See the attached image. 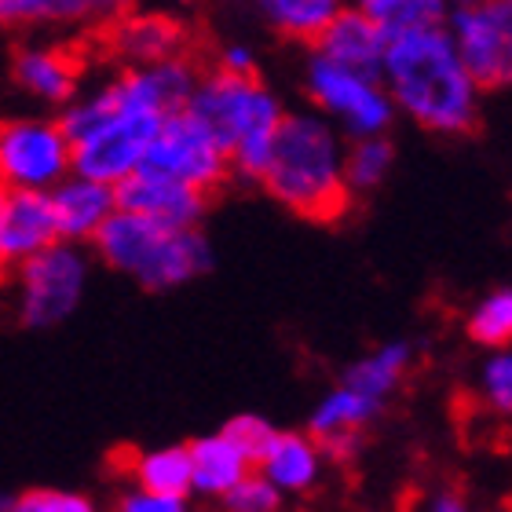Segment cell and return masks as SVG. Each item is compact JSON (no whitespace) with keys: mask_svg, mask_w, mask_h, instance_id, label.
<instances>
[{"mask_svg":"<svg viewBox=\"0 0 512 512\" xmlns=\"http://www.w3.org/2000/svg\"><path fill=\"white\" fill-rule=\"evenodd\" d=\"M198 77L202 70L191 55H172L161 63L125 66L96 88H81L59 114L74 150V172L118 187L147 161L161 121L187 107Z\"/></svg>","mask_w":512,"mask_h":512,"instance_id":"6da1fadb","label":"cell"},{"mask_svg":"<svg viewBox=\"0 0 512 512\" xmlns=\"http://www.w3.org/2000/svg\"><path fill=\"white\" fill-rule=\"evenodd\" d=\"M377 74L395 114L428 136L461 139L480 125L487 92L465 66L447 22L388 33Z\"/></svg>","mask_w":512,"mask_h":512,"instance_id":"7a4b0ae2","label":"cell"},{"mask_svg":"<svg viewBox=\"0 0 512 512\" xmlns=\"http://www.w3.org/2000/svg\"><path fill=\"white\" fill-rule=\"evenodd\" d=\"M348 139L319 110L300 107L282 114L275 147L260 172V187L282 209L308 224H337L355 205V194L344 180Z\"/></svg>","mask_w":512,"mask_h":512,"instance_id":"3957f363","label":"cell"},{"mask_svg":"<svg viewBox=\"0 0 512 512\" xmlns=\"http://www.w3.org/2000/svg\"><path fill=\"white\" fill-rule=\"evenodd\" d=\"M187 107L220 136L231 158V176L246 183L260 180L286 114V103L275 88L260 74H227L209 66L198 77Z\"/></svg>","mask_w":512,"mask_h":512,"instance_id":"277c9868","label":"cell"},{"mask_svg":"<svg viewBox=\"0 0 512 512\" xmlns=\"http://www.w3.org/2000/svg\"><path fill=\"white\" fill-rule=\"evenodd\" d=\"M99 260L143 289H176L213 267V246L202 227H172L150 216L114 209L92 238Z\"/></svg>","mask_w":512,"mask_h":512,"instance_id":"5b68a950","label":"cell"},{"mask_svg":"<svg viewBox=\"0 0 512 512\" xmlns=\"http://www.w3.org/2000/svg\"><path fill=\"white\" fill-rule=\"evenodd\" d=\"M300 92L311 110L341 128L344 139L388 136L399 118L381 74L333 63L315 48H308L300 66Z\"/></svg>","mask_w":512,"mask_h":512,"instance_id":"8992f818","label":"cell"},{"mask_svg":"<svg viewBox=\"0 0 512 512\" xmlns=\"http://www.w3.org/2000/svg\"><path fill=\"white\" fill-rule=\"evenodd\" d=\"M74 172V150L59 118L0 121V183L8 191H52Z\"/></svg>","mask_w":512,"mask_h":512,"instance_id":"52a82bcc","label":"cell"},{"mask_svg":"<svg viewBox=\"0 0 512 512\" xmlns=\"http://www.w3.org/2000/svg\"><path fill=\"white\" fill-rule=\"evenodd\" d=\"M143 165L191 183V187H198L205 194H216L231 180L227 147L191 107L172 110L169 118L161 121L154 139H150Z\"/></svg>","mask_w":512,"mask_h":512,"instance_id":"ba28073f","label":"cell"},{"mask_svg":"<svg viewBox=\"0 0 512 512\" xmlns=\"http://www.w3.org/2000/svg\"><path fill=\"white\" fill-rule=\"evenodd\" d=\"M461 59L483 92L512 88V0H472L447 15Z\"/></svg>","mask_w":512,"mask_h":512,"instance_id":"9c48e42d","label":"cell"},{"mask_svg":"<svg viewBox=\"0 0 512 512\" xmlns=\"http://www.w3.org/2000/svg\"><path fill=\"white\" fill-rule=\"evenodd\" d=\"M88 264L77 242H52L41 253L26 256L19 264L22 286V322L26 326H55L77 308L85 293Z\"/></svg>","mask_w":512,"mask_h":512,"instance_id":"30bf717a","label":"cell"},{"mask_svg":"<svg viewBox=\"0 0 512 512\" xmlns=\"http://www.w3.org/2000/svg\"><path fill=\"white\" fill-rule=\"evenodd\" d=\"M107 48L121 66L161 63L172 55H191V26L169 8H128L110 22Z\"/></svg>","mask_w":512,"mask_h":512,"instance_id":"8fae6325","label":"cell"},{"mask_svg":"<svg viewBox=\"0 0 512 512\" xmlns=\"http://www.w3.org/2000/svg\"><path fill=\"white\" fill-rule=\"evenodd\" d=\"M114 198H118V209H125V213L150 216V220H161V224L172 227H198L202 216L209 213L213 194L198 191V187L176 180V176H165L150 165H139L132 176H125L114 187Z\"/></svg>","mask_w":512,"mask_h":512,"instance_id":"7c38bea8","label":"cell"},{"mask_svg":"<svg viewBox=\"0 0 512 512\" xmlns=\"http://www.w3.org/2000/svg\"><path fill=\"white\" fill-rule=\"evenodd\" d=\"M15 85L44 107H66L81 92V59L59 44H26L11 59Z\"/></svg>","mask_w":512,"mask_h":512,"instance_id":"4fadbf2b","label":"cell"},{"mask_svg":"<svg viewBox=\"0 0 512 512\" xmlns=\"http://www.w3.org/2000/svg\"><path fill=\"white\" fill-rule=\"evenodd\" d=\"M48 202H52L55 227L63 242H92L99 227L110 220V213L118 209L114 187L81 176V172H70L66 180L55 183L48 191Z\"/></svg>","mask_w":512,"mask_h":512,"instance_id":"5bb4252c","label":"cell"},{"mask_svg":"<svg viewBox=\"0 0 512 512\" xmlns=\"http://www.w3.org/2000/svg\"><path fill=\"white\" fill-rule=\"evenodd\" d=\"M52 242H59V227L48 191H8V205L0 216V271L22 264Z\"/></svg>","mask_w":512,"mask_h":512,"instance_id":"9a60e30c","label":"cell"},{"mask_svg":"<svg viewBox=\"0 0 512 512\" xmlns=\"http://www.w3.org/2000/svg\"><path fill=\"white\" fill-rule=\"evenodd\" d=\"M384 44H388V30L348 0V4L341 8V15L322 30V37L311 44V48L322 52L326 59H333V63H344V66H355V70H370V74H377V70H381Z\"/></svg>","mask_w":512,"mask_h":512,"instance_id":"2e32d148","label":"cell"},{"mask_svg":"<svg viewBox=\"0 0 512 512\" xmlns=\"http://www.w3.org/2000/svg\"><path fill=\"white\" fill-rule=\"evenodd\" d=\"M132 0H0V26H103Z\"/></svg>","mask_w":512,"mask_h":512,"instance_id":"e0dca14e","label":"cell"},{"mask_svg":"<svg viewBox=\"0 0 512 512\" xmlns=\"http://www.w3.org/2000/svg\"><path fill=\"white\" fill-rule=\"evenodd\" d=\"M249 4L275 37L311 48L348 0H249Z\"/></svg>","mask_w":512,"mask_h":512,"instance_id":"ac0fdd59","label":"cell"},{"mask_svg":"<svg viewBox=\"0 0 512 512\" xmlns=\"http://www.w3.org/2000/svg\"><path fill=\"white\" fill-rule=\"evenodd\" d=\"M187 450H191L194 487L205 494H227L249 469H253V461H249L227 436L194 439V443H187Z\"/></svg>","mask_w":512,"mask_h":512,"instance_id":"d6986e66","label":"cell"},{"mask_svg":"<svg viewBox=\"0 0 512 512\" xmlns=\"http://www.w3.org/2000/svg\"><path fill=\"white\" fill-rule=\"evenodd\" d=\"M256 469H264V476L275 487H286V491H304L315 480V469H319V450L315 443H308L304 436H293V432H275L271 447L264 450V458Z\"/></svg>","mask_w":512,"mask_h":512,"instance_id":"ffe728a7","label":"cell"},{"mask_svg":"<svg viewBox=\"0 0 512 512\" xmlns=\"http://www.w3.org/2000/svg\"><path fill=\"white\" fill-rule=\"evenodd\" d=\"M132 476H136V483L147 494H158V498H187V491L194 487L191 450L169 447V450H154V454H139Z\"/></svg>","mask_w":512,"mask_h":512,"instance_id":"44dd1931","label":"cell"},{"mask_svg":"<svg viewBox=\"0 0 512 512\" xmlns=\"http://www.w3.org/2000/svg\"><path fill=\"white\" fill-rule=\"evenodd\" d=\"M392 165H395V147L388 136L348 139V150H344V180H348V191L355 198L374 194L392 176Z\"/></svg>","mask_w":512,"mask_h":512,"instance_id":"7402d4cb","label":"cell"},{"mask_svg":"<svg viewBox=\"0 0 512 512\" xmlns=\"http://www.w3.org/2000/svg\"><path fill=\"white\" fill-rule=\"evenodd\" d=\"M406 366H410V344H384L381 352L366 355L344 370V388L381 399L384 392H392L395 384L403 381Z\"/></svg>","mask_w":512,"mask_h":512,"instance_id":"603a6c76","label":"cell"},{"mask_svg":"<svg viewBox=\"0 0 512 512\" xmlns=\"http://www.w3.org/2000/svg\"><path fill=\"white\" fill-rule=\"evenodd\" d=\"M465 333L483 348H509L512 344V286H502L472 308Z\"/></svg>","mask_w":512,"mask_h":512,"instance_id":"cb8c5ba5","label":"cell"},{"mask_svg":"<svg viewBox=\"0 0 512 512\" xmlns=\"http://www.w3.org/2000/svg\"><path fill=\"white\" fill-rule=\"evenodd\" d=\"M370 19H377L388 33L410 30V26H432L447 22V0H352Z\"/></svg>","mask_w":512,"mask_h":512,"instance_id":"d4e9b609","label":"cell"},{"mask_svg":"<svg viewBox=\"0 0 512 512\" xmlns=\"http://www.w3.org/2000/svg\"><path fill=\"white\" fill-rule=\"evenodd\" d=\"M377 414V399L363 392H352V388H344L341 392L330 395L322 410L315 414L311 421V436H322V432H344V428H366V421Z\"/></svg>","mask_w":512,"mask_h":512,"instance_id":"484cf974","label":"cell"},{"mask_svg":"<svg viewBox=\"0 0 512 512\" xmlns=\"http://www.w3.org/2000/svg\"><path fill=\"white\" fill-rule=\"evenodd\" d=\"M224 509L227 512H275L278 509L275 483L267 480L264 472H246V476L227 491Z\"/></svg>","mask_w":512,"mask_h":512,"instance_id":"4316f807","label":"cell"},{"mask_svg":"<svg viewBox=\"0 0 512 512\" xmlns=\"http://www.w3.org/2000/svg\"><path fill=\"white\" fill-rule=\"evenodd\" d=\"M220 436L231 439V443H235V447L242 450V454H246V458L253 461V465H260L264 450L271 447V439H275V428L267 425L264 417L242 414V417H235V421H227Z\"/></svg>","mask_w":512,"mask_h":512,"instance_id":"83f0119b","label":"cell"},{"mask_svg":"<svg viewBox=\"0 0 512 512\" xmlns=\"http://www.w3.org/2000/svg\"><path fill=\"white\" fill-rule=\"evenodd\" d=\"M11 512H96L88 498L81 494H63V491H48V487H33V491L19 494L11 502Z\"/></svg>","mask_w":512,"mask_h":512,"instance_id":"f1b7e54d","label":"cell"},{"mask_svg":"<svg viewBox=\"0 0 512 512\" xmlns=\"http://www.w3.org/2000/svg\"><path fill=\"white\" fill-rule=\"evenodd\" d=\"M483 381H487V399L498 414H512V352L494 355L487 370H483Z\"/></svg>","mask_w":512,"mask_h":512,"instance_id":"f546056e","label":"cell"},{"mask_svg":"<svg viewBox=\"0 0 512 512\" xmlns=\"http://www.w3.org/2000/svg\"><path fill=\"white\" fill-rule=\"evenodd\" d=\"M213 66L216 70H227V74H260V55L246 41H227L216 48Z\"/></svg>","mask_w":512,"mask_h":512,"instance_id":"4dcf8cb0","label":"cell"},{"mask_svg":"<svg viewBox=\"0 0 512 512\" xmlns=\"http://www.w3.org/2000/svg\"><path fill=\"white\" fill-rule=\"evenodd\" d=\"M118 512H183V498H158V494H125Z\"/></svg>","mask_w":512,"mask_h":512,"instance_id":"1f68e13d","label":"cell"},{"mask_svg":"<svg viewBox=\"0 0 512 512\" xmlns=\"http://www.w3.org/2000/svg\"><path fill=\"white\" fill-rule=\"evenodd\" d=\"M432 512H469V509H465V502H461L458 494H439Z\"/></svg>","mask_w":512,"mask_h":512,"instance_id":"d6a6232c","label":"cell"},{"mask_svg":"<svg viewBox=\"0 0 512 512\" xmlns=\"http://www.w3.org/2000/svg\"><path fill=\"white\" fill-rule=\"evenodd\" d=\"M158 8H169V11H180V8H191V4H198V0H154Z\"/></svg>","mask_w":512,"mask_h":512,"instance_id":"836d02e7","label":"cell"},{"mask_svg":"<svg viewBox=\"0 0 512 512\" xmlns=\"http://www.w3.org/2000/svg\"><path fill=\"white\" fill-rule=\"evenodd\" d=\"M4 205H8V187L0 183V216H4Z\"/></svg>","mask_w":512,"mask_h":512,"instance_id":"e575fe53","label":"cell"}]
</instances>
